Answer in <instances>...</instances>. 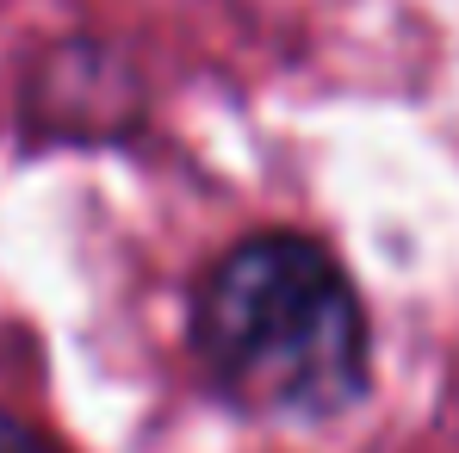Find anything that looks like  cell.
<instances>
[{"label": "cell", "instance_id": "7a4b0ae2", "mask_svg": "<svg viewBox=\"0 0 459 453\" xmlns=\"http://www.w3.org/2000/svg\"><path fill=\"white\" fill-rule=\"evenodd\" d=\"M0 453H63V448H50L38 429H25L19 416H6V410H0Z\"/></svg>", "mask_w": 459, "mask_h": 453}, {"label": "cell", "instance_id": "6da1fadb", "mask_svg": "<svg viewBox=\"0 0 459 453\" xmlns=\"http://www.w3.org/2000/svg\"><path fill=\"white\" fill-rule=\"evenodd\" d=\"M193 342L205 373L242 410L323 423L367 397L373 342L354 280L292 230L236 242L199 280Z\"/></svg>", "mask_w": 459, "mask_h": 453}]
</instances>
